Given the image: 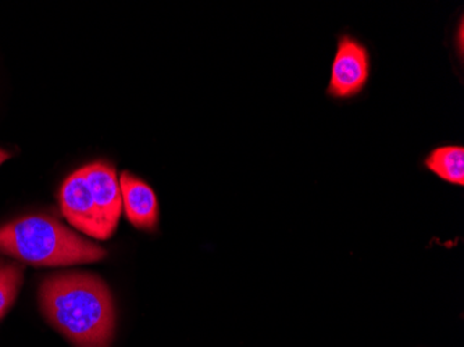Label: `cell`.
I'll return each instance as SVG.
<instances>
[{
  "label": "cell",
  "mask_w": 464,
  "mask_h": 347,
  "mask_svg": "<svg viewBox=\"0 0 464 347\" xmlns=\"http://www.w3.org/2000/svg\"><path fill=\"white\" fill-rule=\"evenodd\" d=\"M46 320L75 347H109L116 328V310L108 286L88 273L49 276L39 288Z\"/></svg>",
  "instance_id": "obj_1"
},
{
  "label": "cell",
  "mask_w": 464,
  "mask_h": 347,
  "mask_svg": "<svg viewBox=\"0 0 464 347\" xmlns=\"http://www.w3.org/2000/svg\"><path fill=\"white\" fill-rule=\"evenodd\" d=\"M0 253L41 267L87 265L106 257L103 247L46 216H28L0 227Z\"/></svg>",
  "instance_id": "obj_2"
},
{
  "label": "cell",
  "mask_w": 464,
  "mask_h": 347,
  "mask_svg": "<svg viewBox=\"0 0 464 347\" xmlns=\"http://www.w3.org/2000/svg\"><path fill=\"white\" fill-rule=\"evenodd\" d=\"M372 70V52L366 42L343 31L336 39L335 54L331 63L330 80L325 93L336 101L356 99L369 86Z\"/></svg>",
  "instance_id": "obj_3"
},
{
  "label": "cell",
  "mask_w": 464,
  "mask_h": 347,
  "mask_svg": "<svg viewBox=\"0 0 464 347\" xmlns=\"http://www.w3.org/2000/svg\"><path fill=\"white\" fill-rule=\"evenodd\" d=\"M60 208L74 228L95 239H109L99 218L82 169L72 172L60 189Z\"/></svg>",
  "instance_id": "obj_4"
},
{
  "label": "cell",
  "mask_w": 464,
  "mask_h": 347,
  "mask_svg": "<svg viewBox=\"0 0 464 347\" xmlns=\"http://www.w3.org/2000/svg\"><path fill=\"white\" fill-rule=\"evenodd\" d=\"M91 195L104 232L111 237L116 231L122 210L121 188L113 166L104 161L82 167Z\"/></svg>",
  "instance_id": "obj_5"
},
{
  "label": "cell",
  "mask_w": 464,
  "mask_h": 347,
  "mask_svg": "<svg viewBox=\"0 0 464 347\" xmlns=\"http://www.w3.org/2000/svg\"><path fill=\"white\" fill-rule=\"evenodd\" d=\"M122 207L125 217L138 229L153 231L159 224V200L153 188L131 172L124 171L120 176Z\"/></svg>",
  "instance_id": "obj_6"
},
{
  "label": "cell",
  "mask_w": 464,
  "mask_h": 347,
  "mask_svg": "<svg viewBox=\"0 0 464 347\" xmlns=\"http://www.w3.org/2000/svg\"><path fill=\"white\" fill-rule=\"evenodd\" d=\"M423 167L450 185H464V146H435L424 156Z\"/></svg>",
  "instance_id": "obj_7"
},
{
  "label": "cell",
  "mask_w": 464,
  "mask_h": 347,
  "mask_svg": "<svg viewBox=\"0 0 464 347\" xmlns=\"http://www.w3.org/2000/svg\"><path fill=\"white\" fill-rule=\"evenodd\" d=\"M23 284L20 265L0 262V320L7 314Z\"/></svg>",
  "instance_id": "obj_8"
},
{
  "label": "cell",
  "mask_w": 464,
  "mask_h": 347,
  "mask_svg": "<svg viewBox=\"0 0 464 347\" xmlns=\"http://www.w3.org/2000/svg\"><path fill=\"white\" fill-rule=\"evenodd\" d=\"M10 153L9 151L5 150V149H0V166L5 163V161L9 160Z\"/></svg>",
  "instance_id": "obj_9"
}]
</instances>
